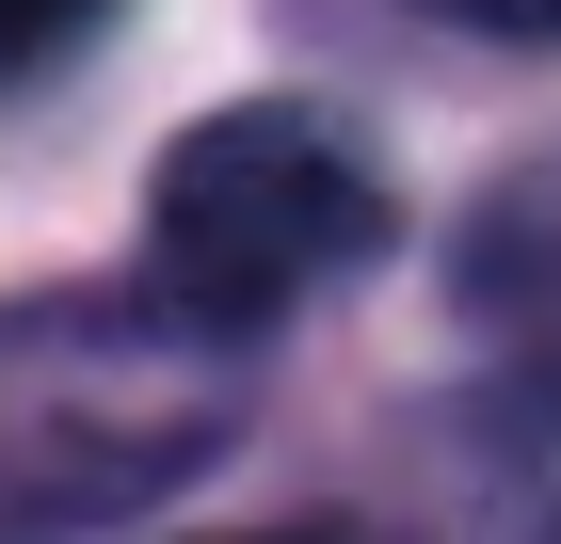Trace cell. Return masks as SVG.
I'll return each instance as SVG.
<instances>
[{
	"instance_id": "6da1fadb",
	"label": "cell",
	"mask_w": 561,
	"mask_h": 544,
	"mask_svg": "<svg viewBox=\"0 0 561 544\" xmlns=\"http://www.w3.org/2000/svg\"><path fill=\"white\" fill-rule=\"evenodd\" d=\"M386 161L353 144L337 113L305 96H241V113L176 128V161L145 176V273H161V321L257 336L289 304L353 289L386 256Z\"/></svg>"
},
{
	"instance_id": "7a4b0ae2",
	"label": "cell",
	"mask_w": 561,
	"mask_h": 544,
	"mask_svg": "<svg viewBox=\"0 0 561 544\" xmlns=\"http://www.w3.org/2000/svg\"><path fill=\"white\" fill-rule=\"evenodd\" d=\"M433 16H466V33H514V48H561V0H433Z\"/></svg>"
},
{
	"instance_id": "3957f363",
	"label": "cell",
	"mask_w": 561,
	"mask_h": 544,
	"mask_svg": "<svg viewBox=\"0 0 561 544\" xmlns=\"http://www.w3.org/2000/svg\"><path fill=\"white\" fill-rule=\"evenodd\" d=\"M96 0H0V65H16V48H48V33H81Z\"/></svg>"
}]
</instances>
